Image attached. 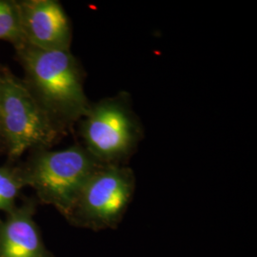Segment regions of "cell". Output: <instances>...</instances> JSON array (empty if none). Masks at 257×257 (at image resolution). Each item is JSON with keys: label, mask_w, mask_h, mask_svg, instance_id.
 Instances as JSON below:
<instances>
[{"label": "cell", "mask_w": 257, "mask_h": 257, "mask_svg": "<svg viewBox=\"0 0 257 257\" xmlns=\"http://www.w3.org/2000/svg\"><path fill=\"white\" fill-rule=\"evenodd\" d=\"M23 81L40 108L66 134L82 119L91 102L84 91L82 66L71 50L47 51L23 44L16 49Z\"/></svg>", "instance_id": "6da1fadb"}, {"label": "cell", "mask_w": 257, "mask_h": 257, "mask_svg": "<svg viewBox=\"0 0 257 257\" xmlns=\"http://www.w3.org/2000/svg\"><path fill=\"white\" fill-rule=\"evenodd\" d=\"M100 164L81 144L64 150H33L19 164L26 187L36 192L38 203L51 205L68 216L83 186Z\"/></svg>", "instance_id": "7a4b0ae2"}, {"label": "cell", "mask_w": 257, "mask_h": 257, "mask_svg": "<svg viewBox=\"0 0 257 257\" xmlns=\"http://www.w3.org/2000/svg\"><path fill=\"white\" fill-rule=\"evenodd\" d=\"M79 122L81 145L102 165H127L144 137L126 92L91 103Z\"/></svg>", "instance_id": "3957f363"}, {"label": "cell", "mask_w": 257, "mask_h": 257, "mask_svg": "<svg viewBox=\"0 0 257 257\" xmlns=\"http://www.w3.org/2000/svg\"><path fill=\"white\" fill-rule=\"evenodd\" d=\"M0 125L8 162L28 150L51 149L64 136L40 108L23 79L0 66Z\"/></svg>", "instance_id": "277c9868"}, {"label": "cell", "mask_w": 257, "mask_h": 257, "mask_svg": "<svg viewBox=\"0 0 257 257\" xmlns=\"http://www.w3.org/2000/svg\"><path fill=\"white\" fill-rule=\"evenodd\" d=\"M136 175L127 165H102L83 186L65 218L88 230L116 229L136 192Z\"/></svg>", "instance_id": "5b68a950"}, {"label": "cell", "mask_w": 257, "mask_h": 257, "mask_svg": "<svg viewBox=\"0 0 257 257\" xmlns=\"http://www.w3.org/2000/svg\"><path fill=\"white\" fill-rule=\"evenodd\" d=\"M24 44L47 51L71 50L73 28L56 0L18 1Z\"/></svg>", "instance_id": "8992f818"}, {"label": "cell", "mask_w": 257, "mask_h": 257, "mask_svg": "<svg viewBox=\"0 0 257 257\" xmlns=\"http://www.w3.org/2000/svg\"><path fill=\"white\" fill-rule=\"evenodd\" d=\"M37 205L36 197H24L0 219V257H55L35 220Z\"/></svg>", "instance_id": "52a82bcc"}, {"label": "cell", "mask_w": 257, "mask_h": 257, "mask_svg": "<svg viewBox=\"0 0 257 257\" xmlns=\"http://www.w3.org/2000/svg\"><path fill=\"white\" fill-rule=\"evenodd\" d=\"M25 187L19 164L7 162L0 166V211L7 213L15 209Z\"/></svg>", "instance_id": "ba28073f"}, {"label": "cell", "mask_w": 257, "mask_h": 257, "mask_svg": "<svg viewBox=\"0 0 257 257\" xmlns=\"http://www.w3.org/2000/svg\"><path fill=\"white\" fill-rule=\"evenodd\" d=\"M0 39L8 41L15 49L24 44L18 1L0 0Z\"/></svg>", "instance_id": "9c48e42d"}, {"label": "cell", "mask_w": 257, "mask_h": 257, "mask_svg": "<svg viewBox=\"0 0 257 257\" xmlns=\"http://www.w3.org/2000/svg\"><path fill=\"white\" fill-rule=\"evenodd\" d=\"M3 153H6V146H5V141L3 138L1 125H0V154H3Z\"/></svg>", "instance_id": "30bf717a"}]
</instances>
